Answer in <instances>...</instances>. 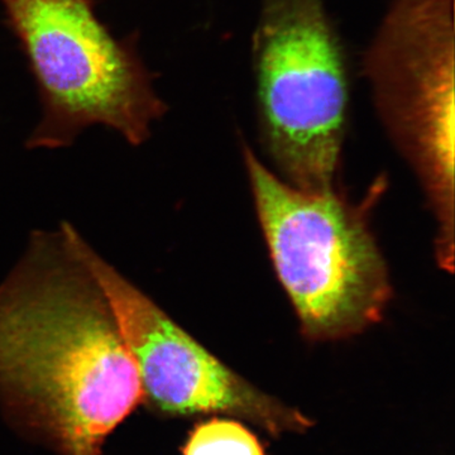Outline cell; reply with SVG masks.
Masks as SVG:
<instances>
[{"mask_svg":"<svg viewBox=\"0 0 455 455\" xmlns=\"http://www.w3.org/2000/svg\"><path fill=\"white\" fill-rule=\"evenodd\" d=\"M0 385L38 407L68 455H99L143 398L109 304L61 230L35 233L0 284Z\"/></svg>","mask_w":455,"mask_h":455,"instance_id":"6da1fadb","label":"cell"},{"mask_svg":"<svg viewBox=\"0 0 455 455\" xmlns=\"http://www.w3.org/2000/svg\"><path fill=\"white\" fill-rule=\"evenodd\" d=\"M9 28L40 94V122L28 148L70 146L90 125L118 132L132 146L166 113L136 41L113 36L94 0H2Z\"/></svg>","mask_w":455,"mask_h":455,"instance_id":"7a4b0ae2","label":"cell"},{"mask_svg":"<svg viewBox=\"0 0 455 455\" xmlns=\"http://www.w3.org/2000/svg\"><path fill=\"white\" fill-rule=\"evenodd\" d=\"M257 215L275 271L311 340L362 333L392 291L366 221L334 191L309 193L277 178L245 148Z\"/></svg>","mask_w":455,"mask_h":455,"instance_id":"3957f363","label":"cell"},{"mask_svg":"<svg viewBox=\"0 0 455 455\" xmlns=\"http://www.w3.org/2000/svg\"><path fill=\"white\" fill-rule=\"evenodd\" d=\"M252 61L263 142L286 182L334 191L349 80L324 0H260Z\"/></svg>","mask_w":455,"mask_h":455,"instance_id":"277c9868","label":"cell"},{"mask_svg":"<svg viewBox=\"0 0 455 455\" xmlns=\"http://www.w3.org/2000/svg\"><path fill=\"white\" fill-rule=\"evenodd\" d=\"M379 113L412 158L454 250V0H395L362 61Z\"/></svg>","mask_w":455,"mask_h":455,"instance_id":"5b68a950","label":"cell"},{"mask_svg":"<svg viewBox=\"0 0 455 455\" xmlns=\"http://www.w3.org/2000/svg\"><path fill=\"white\" fill-rule=\"evenodd\" d=\"M60 230L107 299L149 405L169 415H235L275 435L313 427L299 410L259 390L212 355L99 256L70 223Z\"/></svg>","mask_w":455,"mask_h":455,"instance_id":"8992f818","label":"cell"},{"mask_svg":"<svg viewBox=\"0 0 455 455\" xmlns=\"http://www.w3.org/2000/svg\"><path fill=\"white\" fill-rule=\"evenodd\" d=\"M184 455H266L259 439L243 425L212 419L191 433Z\"/></svg>","mask_w":455,"mask_h":455,"instance_id":"52a82bcc","label":"cell"}]
</instances>
